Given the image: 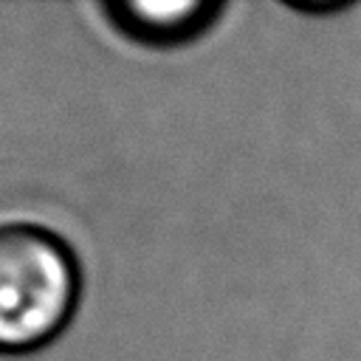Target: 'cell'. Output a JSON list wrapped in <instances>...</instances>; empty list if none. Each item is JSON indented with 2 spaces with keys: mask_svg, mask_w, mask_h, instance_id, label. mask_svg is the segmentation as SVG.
<instances>
[{
  "mask_svg": "<svg viewBox=\"0 0 361 361\" xmlns=\"http://www.w3.org/2000/svg\"><path fill=\"white\" fill-rule=\"evenodd\" d=\"M110 17H116L118 28H127L133 37L144 42H172L200 28L206 14H214L217 6H206L200 0L186 3H118L107 6Z\"/></svg>",
  "mask_w": 361,
  "mask_h": 361,
  "instance_id": "2",
  "label": "cell"
},
{
  "mask_svg": "<svg viewBox=\"0 0 361 361\" xmlns=\"http://www.w3.org/2000/svg\"><path fill=\"white\" fill-rule=\"evenodd\" d=\"M79 302V265L45 226L0 223V350L23 353L51 341Z\"/></svg>",
  "mask_w": 361,
  "mask_h": 361,
  "instance_id": "1",
  "label": "cell"
}]
</instances>
